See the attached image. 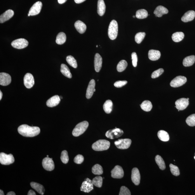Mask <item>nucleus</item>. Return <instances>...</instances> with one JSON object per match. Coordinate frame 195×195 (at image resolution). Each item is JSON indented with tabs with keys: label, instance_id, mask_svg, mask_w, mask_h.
<instances>
[{
	"label": "nucleus",
	"instance_id": "12",
	"mask_svg": "<svg viewBox=\"0 0 195 195\" xmlns=\"http://www.w3.org/2000/svg\"><path fill=\"white\" fill-rule=\"evenodd\" d=\"M189 105V100L185 98H180L175 102L176 108L180 111L186 109Z\"/></svg>",
	"mask_w": 195,
	"mask_h": 195
},
{
	"label": "nucleus",
	"instance_id": "8",
	"mask_svg": "<svg viewBox=\"0 0 195 195\" xmlns=\"http://www.w3.org/2000/svg\"><path fill=\"white\" fill-rule=\"evenodd\" d=\"M187 81V79L184 76H180L176 77L171 82L170 86L173 88L179 87L184 85Z\"/></svg>",
	"mask_w": 195,
	"mask_h": 195
},
{
	"label": "nucleus",
	"instance_id": "1",
	"mask_svg": "<svg viewBox=\"0 0 195 195\" xmlns=\"http://www.w3.org/2000/svg\"><path fill=\"white\" fill-rule=\"evenodd\" d=\"M18 131L23 137H32L38 135L40 132V129L37 126H30L23 124L18 127Z\"/></svg>",
	"mask_w": 195,
	"mask_h": 195
},
{
	"label": "nucleus",
	"instance_id": "9",
	"mask_svg": "<svg viewBox=\"0 0 195 195\" xmlns=\"http://www.w3.org/2000/svg\"><path fill=\"white\" fill-rule=\"evenodd\" d=\"M28 42L24 38L16 39L11 43V45L13 48L18 49L26 48L28 46Z\"/></svg>",
	"mask_w": 195,
	"mask_h": 195
},
{
	"label": "nucleus",
	"instance_id": "46",
	"mask_svg": "<svg viewBox=\"0 0 195 195\" xmlns=\"http://www.w3.org/2000/svg\"><path fill=\"white\" fill-rule=\"evenodd\" d=\"M119 195H131V192L128 188L124 186H122L121 188L120 192Z\"/></svg>",
	"mask_w": 195,
	"mask_h": 195
},
{
	"label": "nucleus",
	"instance_id": "27",
	"mask_svg": "<svg viewBox=\"0 0 195 195\" xmlns=\"http://www.w3.org/2000/svg\"><path fill=\"white\" fill-rule=\"evenodd\" d=\"M106 9L104 0H98V2L97 13L98 15L102 16L104 15Z\"/></svg>",
	"mask_w": 195,
	"mask_h": 195
},
{
	"label": "nucleus",
	"instance_id": "42",
	"mask_svg": "<svg viewBox=\"0 0 195 195\" xmlns=\"http://www.w3.org/2000/svg\"><path fill=\"white\" fill-rule=\"evenodd\" d=\"M186 122L187 125L189 126H195V114H192L188 117Z\"/></svg>",
	"mask_w": 195,
	"mask_h": 195
},
{
	"label": "nucleus",
	"instance_id": "17",
	"mask_svg": "<svg viewBox=\"0 0 195 195\" xmlns=\"http://www.w3.org/2000/svg\"><path fill=\"white\" fill-rule=\"evenodd\" d=\"M131 179L132 182L136 185H139L140 182L141 176L139 170L137 168H134L131 171Z\"/></svg>",
	"mask_w": 195,
	"mask_h": 195
},
{
	"label": "nucleus",
	"instance_id": "5",
	"mask_svg": "<svg viewBox=\"0 0 195 195\" xmlns=\"http://www.w3.org/2000/svg\"><path fill=\"white\" fill-rule=\"evenodd\" d=\"M15 162L13 155L12 154H7L1 152L0 154V163L4 165H8L13 163Z\"/></svg>",
	"mask_w": 195,
	"mask_h": 195
},
{
	"label": "nucleus",
	"instance_id": "59",
	"mask_svg": "<svg viewBox=\"0 0 195 195\" xmlns=\"http://www.w3.org/2000/svg\"><path fill=\"white\" fill-rule=\"evenodd\" d=\"M98 47V45L96 46V47H97V48Z\"/></svg>",
	"mask_w": 195,
	"mask_h": 195
},
{
	"label": "nucleus",
	"instance_id": "61",
	"mask_svg": "<svg viewBox=\"0 0 195 195\" xmlns=\"http://www.w3.org/2000/svg\"><path fill=\"white\" fill-rule=\"evenodd\" d=\"M194 159H195V156H194Z\"/></svg>",
	"mask_w": 195,
	"mask_h": 195
},
{
	"label": "nucleus",
	"instance_id": "47",
	"mask_svg": "<svg viewBox=\"0 0 195 195\" xmlns=\"http://www.w3.org/2000/svg\"><path fill=\"white\" fill-rule=\"evenodd\" d=\"M84 161V157L81 155H78L75 157L74 161L75 163L77 164H81Z\"/></svg>",
	"mask_w": 195,
	"mask_h": 195
},
{
	"label": "nucleus",
	"instance_id": "14",
	"mask_svg": "<svg viewBox=\"0 0 195 195\" xmlns=\"http://www.w3.org/2000/svg\"><path fill=\"white\" fill-rule=\"evenodd\" d=\"M23 82L26 88L28 89L31 88L34 84V77L31 74L27 73L25 75Z\"/></svg>",
	"mask_w": 195,
	"mask_h": 195
},
{
	"label": "nucleus",
	"instance_id": "58",
	"mask_svg": "<svg viewBox=\"0 0 195 195\" xmlns=\"http://www.w3.org/2000/svg\"><path fill=\"white\" fill-rule=\"evenodd\" d=\"M187 99L188 100H189V98H187Z\"/></svg>",
	"mask_w": 195,
	"mask_h": 195
},
{
	"label": "nucleus",
	"instance_id": "36",
	"mask_svg": "<svg viewBox=\"0 0 195 195\" xmlns=\"http://www.w3.org/2000/svg\"><path fill=\"white\" fill-rule=\"evenodd\" d=\"M148 16L147 11L144 9H141L136 12V16L138 19L146 18Z\"/></svg>",
	"mask_w": 195,
	"mask_h": 195
},
{
	"label": "nucleus",
	"instance_id": "6",
	"mask_svg": "<svg viewBox=\"0 0 195 195\" xmlns=\"http://www.w3.org/2000/svg\"><path fill=\"white\" fill-rule=\"evenodd\" d=\"M123 133V130L119 128H115L107 131L105 133V136L110 139H114L121 137Z\"/></svg>",
	"mask_w": 195,
	"mask_h": 195
},
{
	"label": "nucleus",
	"instance_id": "18",
	"mask_svg": "<svg viewBox=\"0 0 195 195\" xmlns=\"http://www.w3.org/2000/svg\"><path fill=\"white\" fill-rule=\"evenodd\" d=\"M95 80L92 79L89 82L86 93V97L89 99L92 97L94 92L95 91Z\"/></svg>",
	"mask_w": 195,
	"mask_h": 195
},
{
	"label": "nucleus",
	"instance_id": "54",
	"mask_svg": "<svg viewBox=\"0 0 195 195\" xmlns=\"http://www.w3.org/2000/svg\"><path fill=\"white\" fill-rule=\"evenodd\" d=\"M2 96H3V94H2V91H0V100H2Z\"/></svg>",
	"mask_w": 195,
	"mask_h": 195
},
{
	"label": "nucleus",
	"instance_id": "38",
	"mask_svg": "<svg viewBox=\"0 0 195 195\" xmlns=\"http://www.w3.org/2000/svg\"><path fill=\"white\" fill-rule=\"evenodd\" d=\"M92 172L95 175H100L102 174L103 170L102 167L100 164H95L92 168Z\"/></svg>",
	"mask_w": 195,
	"mask_h": 195
},
{
	"label": "nucleus",
	"instance_id": "39",
	"mask_svg": "<svg viewBox=\"0 0 195 195\" xmlns=\"http://www.w3.org/2000/svg\"><path fill=\"white\" fill-rule=\"evenodd\" d=\"M66 61L68 64L72 67L76 69L77 67V61L71 55L67 56L66 58Z\"/></svg>",
	"mask_w": 195,
	"mask_h": 195
},
{
	"label": "nucleus",
	"instance_id": "7",
	"mask_svg": "<svg viewBox=\"0 0 195 195\" xmlns=\"http://www.w3.org/2000/svg\"><path fill=\"white\" fill-rule=\"evenodd\" d=\"M131 141L130 139H121L115 141L114 144L117 148L120 149H126L130 146Z\"/></svg>",
	"mask_w": 195,
	"mask_h": 195
},
{
	"label": "nucleus",
	"instance_id": "28",
	"mask_svg": "<svg viewBox=\"0 0 195 195\" xmlns=\"http://www.w3.org/2000/svg\"><path fill=\"white\" fill-rule=\"evenodd\" d=\"M195 62V56L191 55L185 58L183 61V64L185 67H190L193 65Z\"/></svg>",
	"mask_w": 195,
	"mask_h": 195
},
{
	"label": "nucleus",
	"instance_id": "40",
	"mask_svg": "<svg viewBox=\"0 0 195 195\" xmlns=\"http://www.w3.org/2000/svg\"><path fill=\"white\" fill-rule=\"evenodd\" d=\"M93 184L95 186L98 187H101L102 186L103 178L99 176L94 178L92 180Z\"/></svg>",
	"mask_w": 195,
	"mask_h": 195
},
{
	"label": "nucleus",
	"instance_id": "52",
	"mask_svg": "<svg viewBox=\"0 0 195 195\" xmlns=\"http://www.w3.org/2000/svg\"><path fill=\"white\" fill-rule=\"evenodd\" d=\"M67 0H58V3L60 4H62L65 3Z\"/></svg>",
	"mask_w": 195,
	"mask_h": 195
},
{
	"label": "nucleus",
	"instance_id": "22",
	"mask_svg": "<svg viewBox=\"0 0 195 195\" xmlns=\"http://www.w3.org/2000/svg\"><path fill=\"white\" fill-rule=\"evenodd\" d=\"M195 17V12L194 11H189L185 13L182 18L183 22L187 23L194 20Z\"/></svg>",
	"mask_w": 195,
	"mask_h": 195
},
{
	"label": "nucleus",
	"instance_id": "3",
	"mask_svg": "<svg viewBox=\"0 0 195 195\" xmlns=\"http://www.w3.org/2000/svg\"><path fill=\"white\" fill-rule=\"evenodd\" d=\"M89 124L88 121H85L77 124L72 131V135L74 137L83 134L87 129Z\"/></svg>",
	"mask_w": 195,
	"mask_h": 195
},
{
	"label": "nucleus",
	"instance_id": "51",
	"mask_svg": "<svg viewBox=\"0 0 195 195\" xmlns=\"http://www.w3.org/2000/svg\"><path fill=\"white\" fill-rule=\"evenodd\" d=\"M86 0H74L75 3L77 4H79L83 3V2L85 1Z\"/></svg>",
	"mask_w": 195,
	"mask_h": 195
},
{
	"label": "nucleus",
	"instance_id": "21",
	"mask_svg": "<svg viewBox=\"0 0 195 195\" xmlns=\"http://www.w3.org/2000/svg\"><path fill=\"white\" fill-rule=\"evenodd\" d=\"M14 14V11L11 9L7 10L0 16V23H3L10 19L13 17Z\"/></svg>",
	"mask_w": 195,
	"mask_h": 195
},
{
	"label": "nucleus",
	"instance_id": "10",
	"mask_svg": "<svg viewBox=\"0 0 195 195\" xmlns=\"http://www.w3.org/2000/svg\"><path fill=\"white\" fill-rule=\"evenodd\" d=\"M93 184L92 181L89 178H86L81 185L80 188L81 191L85 192H89L93 189Z\"/></svg>",
	"mask_w": 195,
	"mask_h": 195
},
{
	"label": "nucleus",
	"instance_id": "24",
	"mask_svg": "<svg viewBox=\"0 0 195 195\" xmlns=\"http://www.w3.org/2000/svg\"><path fill=\"white\" fill-rule=\"evenodd\" d=\"M74 27L77 31L80 34L84 33L87 28L85 23L80 20L77 21L75 22Z\"/></svg>",
	"mask_w": 195,
	"mask_h": 195
},
{
	"label": "nucleus",
	"instance_id": "20",
	"mask_svg": "<svg viewBox=\"0 0 195 195\" xmlns=\"http://www.w3.org/2000/svg\"><path fill=\"white\" fill-rule=\"evenodd\" d=\"M60 101L59 96L55 95L51 97L47 100L46 105L49 107H53L57 106Z\"/></svg>",
	"mask_w": 195,
	"mask_h": 195
},
{
	"label": "nucleus",
	"instance_id": "33",
	"mask_svg": "<svg viewBox=\"0 0 195 195\" xmlns=\"http://www.w3.org/2000/svg\"><path fill=\"white\" fill-rule=\"evenodd\" d=\"M140 105L142 109L146 112H149L151 111L152 107V103L149 100L144 101Z\"/></svg>",
	"mask_w": 195,
	"mask_h": 195
},
{
	"label": "nucleus",
	"instance_id": "48",
	"mask_svg": "<svg viewBox=\"0 0 195 195\" xmlns=\"http://www.w3.org/2000/svg\"><path fill=\"white\" fill-rule=\"evenodd\" d=\"M131 59L132 60V64L134 67H137L138 61V58L137 54L133 52L131 54Z\"/></svg>",
	"mask_w": 195,
	"mask_h": 195
},
{
	"label": "nucleus",
	"instance_id": "60",
	"mask_svg": "<svg viewBox=\"0 0 195 195\" xmlns=\"http://www.w3.org/2000/svg\"><path fill=\"white\" fill-rule=\"evenodd\" d=\"M47 156V157H49V156H48H48Z\"/></svg>",
	"mask_w": 195,
	"mask_h": 195
},
{
	"label": "nucleus",
	"instance_id": "16",
	"mask_svg": "<svg viewBox=\"0 0 195 195\" xmlns=\"http://www.w3.org/2000/svg\"><path fill=\"white\" fill-rule=\"evenodd\" d=\"M11 82V77L10 75L6 73L1 72L0 74V85H1L6 86L10 84Z\"/></svg>",
	"mask_w": 195,
	"mask_h": 195
},
{
	"label": "nucleus",
	"instance_id": "13",
	"mask_svg": "<svg viewBox=\"0 0 195 195\" xmlns=\"http://www.w3.org/2000/svg\"><path fill=\"white\" fill-rule=\"evenodd\" d=\"M42 7L41 2L38 1L35 3L30 9L29 13L30 16L38 15L40 13Z\"/></svg>",
	"mask_w": 195,
	"mask_h": 195
},
{
	"label": "nucleus",
	"instance_id": "30",
	"mask_svg": "<svg viewBox=\"0 0 195 195\" xmlns=\"http://www.w3.org/2000/svg\"><path fill=\"white\" fill-rule=\"evenodd\" d=\"M158 136L160 140L164 142H167L170 140L168 133L166 131L161 130L158 131Z\"/></svg>",
	"mask_w": 195,
	"mask_h": 195
},
{
	"label": "nucleus",
	"instance_id": "55",
	"mask_svg": "<svg viewBox=\"0 0 195 195\" xmlns=\"http://www.w3.org/2000/svg\"><path fill=\"white\" fill-rule=\"evenodd\" d=\"M0 195H4V192H3V191H2V190H0Z\"/></svg>",
	"mask_w": 195,
	"mask_h": 195
},
{
	"label": "nucleus",
	"instance_id": "29",
	"mask_svg": "<svg viewBox=\"0 0 195 195\" xmlns=\"http://www.w3.org/2000/svg\"><path fill=\"white\" fill-rule=\"evenodd\" d=\"M60 71L65 76L69 79L72 78V75L70 70L69 67L65 64H61Z\"/></svg>",
	"mask_w": 195,
	"mask_h": 195
},
{
	"label": "nucleus",
	"instance_id": "26",
	"mask_svg": "<svg viewBox=\"0 0 195 195\" xmlns=\"http://www.w3.org/2000/svg\"><path fill=\"white\" fill-rule=\"evenodd\" d=\"M161 53L158 50H151L149 51L148 56L149 59L152 61L158 60L161 57Z\"/></svg>",
	"mask_w": 195,
	"mask_h": 195
},
{
	"label": "nucleus",
	"instance_id": "37",
	"mask_svg": "<svg viewBox=\"0 0 195 195\" xmlns=\"http://www.w3.org/2000/svg\"><path fill=\"white\" fill-rule=\"evenodd\" d=\"M128 66L127 62L125 60H123L120 62L117 66V71L121 72L125 70Z\"/></svg>",
	"mask_w": 195,
	"mask_h": 195
},
{
	"label": "nucleus",
	"instance_id": "41",
	"mask_svg": "<svg viewBox=\"0 0 195 195\" xmlns=\"http://www.w3.org/2000/svg\"><path fill=\"white\" fill-rule=\"evenodd\" d=\"M146 34L145 32H139L137 33L135 36V40L136 43L140 44L144 39Z\"/></svg>",
	"mask_w": 195,
	"mask_h": 195
},
{
	"label": "nucleus",
	"instance_id": "44",
	"mask_svg": "<svg viewBox=\"0 0 195 195\" xmlns=\"http://www.w3.org/2000/svg\"><path fill=\"white\" fill-rule=\"evenodd\" d=\"M170 167L171 172L172 173V175L176 176V177H177V176L180 175V172L179 168L177 166L171 164L170 165Z\"/></svg>",
	"mask_w": 195,
	"mask_h": 195
},
{
	"label": "nucleus",
	"instance_id": "34",
	"mask_svg": "<svg viewBox=\"0 0 195 195\" xmlns=\"http://www.w3.org/2000/svg\"><path fill=\"white\" fill-rule=\"evenodd\" d=\"M184 34L182 32H177L173 33L172 36V38L173 41L176 42L182 41L184 39Z\"/></svg>",
	"mask_w": 195,
	"mask_h": 195
},
{
	"label": "nucleus",
	"instance_id": "25",
	"mask_svg": "<svg viewBox=\"0 0 195 195\" xmlns=\"http://www.w3.org/2000/svg\"><path fill=\"white\" fill-rule=\"evenodd\" d=\"M30 186L32 188L34 189L38 193L43 195L45 192V189L43 185L39 184V183L32 182L30 183Z\"/></svg>",
	"mask_w": 195,
	"mask_h": 195
},
{
	"label": "nucleus",
	"instance_id": "45",
	"mask_svg": "<svg viewBox=\"0 0 195 195\" xmlns=\"http://www.w3.org/2000/svg\"><path fill=\"white\" fill-rule=\"evenodd\" d=\"M164 70L163 69H160L156 70H155L152 73L151 77L152 79L157 78V77L160 76L161 75L163 74Z\"/></svg>",
	"mask_w": 195,
	"mask_h": 195
},
{
	"label": "nucleus",
	"instance_id": "19",
	"mask_svg": "<svg viewBox=\"0 0 195 195\" xmlns=\"http://www.w3.org/2000/svg\"><path fill=\"white\" fill-rule=\"evenodd\" d=\"M102 64V58L99 54H96L95 56L94 65L96 72H98L101 69Z\"/></svg>",
	"mask_w": 195,
	"mask_h": 195
},
{
	"label": "nucleus",
	"instance_id": "35",
	"mask_svg": "<svg viewBox=\"0 0 195 195\" xmlns=\"http://www.w3.org/2000/svg\"><path fill=\"white\" fill-rule=\"evenodd\" d=\"M156 162L159 166L160 169L162 170H164L166 169L165 162L162 157L159 155H157L155 158Z\"/></svg>",
	"mask_w": 195,
	"mask_h": 195
},
{
	"label": "nucleus",
	"instance_id": "11",
	"mask_svg": "<svg viewBox=\"0 0 195 195\" xmlns=\"http://www.w3.org/2000/svg\"><path fill=\"white\" fill-rule=\"evenodd\" d=\"M42 166L46 171H52L54 169V163L53 160V158H49L47 157L44 158L42 162Z\"/></svg>",
	"mask_w": 195,
	"mask_h": 195
},
{
	"label": "nucleus",
	"instance_id": "49",
	"mask_svg": "<svg viewBox=\"0 0 195 195\" xmlns=\"http://www.w3.org/2000/svg\"><path fill=\"white\" fill-rule=\"evenodd\" d=\"M128 82L126 81H119L115 82L114 84L115 87L117 88L122 87L127 83Z\"/></svg>",
	"mask_w": 195,
	"mask_h": 195
},
{
	"label": "nucleus",
	"instance_id": "2",
	"mask_svg": "<svg viewBox=\"0 0 195 195\" xmlns=\"http://www.w3.org/2000/svg\"><path fill=\"white\" fill-rule=\"evenodd\" d=\"M110 143L106 140H99L94 143L92 146V149L96 151H102L109 148Z\"/></svg>",
	"mask_w": 195,
	"mask_h": 195
},
{
	"label": "nucleus",
	"instance_id": "43",
	"mask_svg": "<svg viewBox=\"0 0 195 195\" xmlns=\"http://www.w3.org/2000/svg\"><path fill=\"white\" fill-rule=\"evenodd\" d=\"M60 159L62 162L64 164H67L69 161V157L68 152L66 150H64L61 153Z\"/></svg>",
	"mask_w": 195,
	"mask_h": 195
},
{
	"label": "nucleus",
	"instance_id": "50",
	"mask_svg": "<svg viewBox=\"0 0 195 195\" xmlns=\"http://www.w3.org/2000/svg\"><path fill=\"white\" fill-rule=\"evenodd\" d=\"M28 195H36V194L35 193V192L32 191V190H30V191L28 192Z\"/></svg>",
	"mask_w": 195,
	"mask_h": 195
},
{
	"label": "nucleus",
	"instance_id": "56",
	"mask_svg": "<svg viewBox=\"0 0 195 195\" xmlns=\"http://www.w3.org/2000/svg\"><path fill=\"white\" fill-rule=\"evenodd\" d=\"M133 18H136V16H133Z\"/></svg>",
	"mask_w": 195,
	"mask_h": 195
},
{
	"label": "nucleus",
	"instance_id": "15",
	"mask_svg": "<svg viewBox=\"0 0 195 195\" xmlns=\"http://www.w3.org/2000/svg\"><path fill=\"white\" fill-rule=\"evenodd\" d=\"M111 177L115 178H121L124 175V172L121 166H116L111 171Z\"/></svg>",
	"mask_w": 195,
	"mask_h": 195
},
{
	"label": "nucleus",
	"instance_id": "4",
	"mask_svg": "<svg viewBox=\"0 0 195 195\" xmlns=\"http://www.w3.org/2000/svg\"><path fill=\"white\" fill-rule=\"evenodd\" d=\"M118 23L115 20H112L108 29V36L109 38L112 40L116 39L118 34Z\"/></svg>",
	"mask_w": 195,
	"mask_h": 195
},
{
	"label": "nucleus",
	"instance_id": "31",
	"mask_svg": "<svg viewBox=\"0 0 195 195\" xmlns=\"http://www.w3.org/2000/svg\"><path fill=\"white\" fill-rule=\"evenodd\" d=\"M66 36L64 32H60L56 38V42L58 44H64L66 41Z\"/></svg>",
	"mask_w": 195,
	"mask_h": 195
},
{
	"label": "nucleus",
	"instance_id": "23",
	"mask_svg": "<svg viewBox=\"0 0 195 195\" xmlns=\"http://www.w3.org/2000/svg\"><path fill=\"white\" fill-rule=\"evenodd\" d=\"M168 11L167 8L162 6L157 7L154 11V14L156 17H161L164 14H167Z\"/></svg>",
	"mask_w": 195,
	"mask_h": 195
},
{
	"label": "nucleus",
	"instance_id": "57",
	"mask_svg": "<svg viewBox=\"0 0 195 195\" xmlns=\"http://www.w3.org/2000/svg\"><path fill=\"white\" fill-rule=\"evenodd\" d=\"M60 99H62L63 97H61V96H60Z\"/></svg>",
	"mask_w": 195,
	"mask_h": 195
},
{
	"label": "nucleus",
	"instance_id": "53",
	"mask_svg": "<svg viewBox=\"0 0 195 195\" xmlns=\"http://www.w3.org/2000/svg\"><path fill=\"white\" fill-rule=\"evenodd\" d=\"M7 195H15L16 194L15 193V192H8V194H7Z\"/></svg>",
	"mask_w": 195,
	"mask_h": 195
},
{
	"label": "nucleus",
	"instance_id": "32",
	"mask_svg": "<svg viewBox=\"0 0 195 195\" xmlns=\"http://www.w3.org/2000/svg\"><path fill=\"white\" fill-rule=\"evenodd\" d=\"M113 103L111 100H107L103 105L104 111L106 114H110L112 111Z\"/></svg>",
	"mask_w": 195,
	"mask_h": 195
}]
</instances>
